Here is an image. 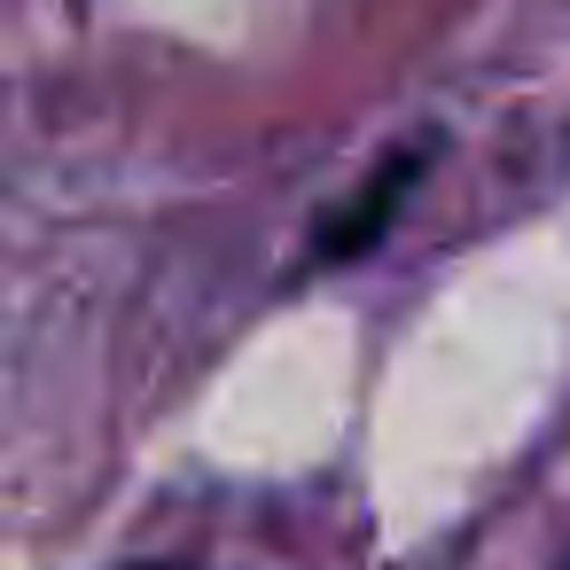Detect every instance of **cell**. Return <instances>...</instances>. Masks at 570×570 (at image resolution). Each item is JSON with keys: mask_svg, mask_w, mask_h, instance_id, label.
Returning <instances> with one entry per match:
<instances>
[{"mask_svg": "<svg viewBox=\"0 0 570 570\" xmlns=\"http://www.w3.org/2000/svg\"><path fill=\"white\" fill-rule=\"evenodd\" d=\"M126 570H196V562H126Z\"/></svg>", "mask_w": 570, "mask_h": 570, "instance_id": "obj_2", "label": "cell"}, {"mask_svg": "<svg viewBox=\"0 0 570 570\" xmlns=\"http://www.w3.org/2000/svg\"><path fill=\"white\" fill-rule=\"evenodd\" d=\"M438 157V141L422 134V141H406L399 157H383L375 165V180L344 204V212H328L321 219V235H313V266H344V258H360V250H375L383 243V227L399 219V204L414 196V180H422V165Z\"/></svg>", "mask_w": 570, "mask_h": 570, "instance_id": "obj_1", "label": "cell"}]
</instances>
